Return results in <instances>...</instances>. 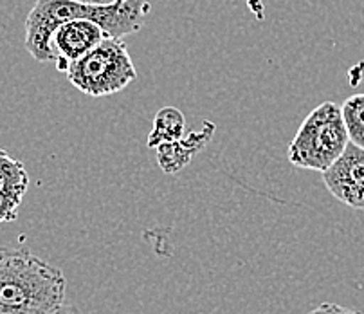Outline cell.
<instances>
[{
  "label": "cell",
  "instance_id": "obj_1",
  "mask_svg": "<svg viewBox=\"0 0 364 314\" xmlns=\"http://www.w3.org/2000/svg\"><path fill=\"white\" fill-rule=\"evenodd\" d=\"M150 13L148 0H117L110 6H85L73 0H36L26 19L23 46L36 62H53L50 36L62 23L74 19L92 20L105 33L107 38L123 40L144 28Z\"/></svg>",
  "mask_w": 364,
  "mask_h": 314
},
{
  "label": "cell",
  "instance_id": "obj_2",
  "mask_svg": "<svg viewBox=\"0 0 364 314\" xmlns=\"http://www.w3.org/2000/svg\"><path fill=\"white\" fill-rule=\"evenodd\" d=\"M67 280L28 249L0 248V314H49L65 303Z\"/></svg>",
  "mask_w": 364,
  "mask_h": 314
},
{
  "label": "cell",
  "instance_id": "obj_3",
  "mask_svg": "<svg viewBox=\"0 0 364 314\" xmlns=\"http://www.w3.org/2000/svg\"><path fill=\"white\" fill-rule=\"evenodd\" d=\"M348 132L343 121L341 107L325 101L316 107L289 145V161L296 168L326 172L348 147Z\"/></svg>",
  "mask_w": 364,
  "mask_h": 314
},
{
  "label": "cell",
  "instance_id": "obj_4",
  "mask_svg": "<svg viewBox=\"0 0 364 314\" xmlns=\"http://www.w3.org/2000/svg\"><path fill=\"white\" fill-rule=\"evenodd\" d=\"M67 78L87 96L101 98L130 85L137 78V70L123 40L105 38L85 56L70 63Z\"/></svg>",
  "mask_w": 364,
  "mask_h": 314
},
{
  "label": "cell",
  "instance_id": "obj_5",
  "mask_svg": "<svg viewBox=\"0 0 364 314\" xmlns=\"http://www.w3.org/2000/svg\"><path fill=\"white\" fill-rule=\"evenodd\" d=\"M323 182L337 201L364 209V148L348 143L341 157L323 172Z\"/></svg>",
  "mask_w": 364,
  "mask_h": 314
},
{
  "label": "cell",
  "instance_id": "obj_6",
  "mask_svg": "<svg viewBox=\"0 0 364 314\" xmlns=\"http://www.w3.org/2000/svg\"><path fill=\"white\" fill-rule=\"evenodd\" d=\"M107 35L97 23L87 19H74L62 23L50 36V53L55 56L56 69L67 73L70 63L85 56L89 51L100 46Z\"/></svg>",
  "mask_w": 364,
  "mask_h": 314
},
{
  "label": "cell",
  "instance_id": "obj_7",
  "mask_svg": "<svg viewBox=\"0 0 364 314\" xmlns=\"http://www.w3.org/2000/svg\"><path fill=\"white\" fill-rule=\"evenodd\" d=\"M29 188V174L22 161L0 148V224L18 217L20 204Z\"/></svg>",
  "mask_w": 364,
  "mask_h": 314
},
{
  "label": "cell",
  "instance_id": "obj_8",
  "mask_svg": "<svg viewBox=\"0 0 364 314\" xmlns=\"http://www.w3.org/2000/svg\"><path fill=\"white\" fill-rule=\"evenodd\" d=\"M184 114L175 107H164L154 120V128L148 136V147L159 148L161 145L175 143L184 137Z\"/></svg>",
  "mask_w": 364,
  "mask_h": 314
},
{
  "label": "cell",
  "instance_id": "obj_9",
  "mask_svg": "<svg viewBox=\"0 0 364 314\" xmlns=\"http://www.w3.org/2000/svg\"><path fill=\"white\" fill-rule=\"evenodd\" d=\"M155 150H157V161H159L161 170L166 172V174H177V172H181L182 168L190 163L191 157L197 154L195 148L188 143L186 137H182V140L175 141V143L161 145Z\"/></svg>",
  "mask_w": 364,
  "mask_h": 314
},
{
  "label": "cell",
  "instance_id": "obj_10",
  "mask_svg": "<svg viewBox=\"0 0 364 314\" xmlns=\"http://www.w3.org/2000/svg\"><path fill=\"white\" fill-rule=\"evenodd\" d=\"M343 121L350 143L364 148V94H353L341 105Z\"/></svg>",
  "mask_w": 364,
  "mask_h": 314
},
{
  "label": "cell",
  "instance_id": "obj_11",
  "mask_svg": "<svg viewBox=\"0 0 364 314\" xmlns=\"http://www.w3.org/2000/svg\"><path fill=\"white\" fill-rule=\"evenodd\" d=\"M306 314H360V313H357V310L353 309H348V307L337 305V303H321V305L316 307V309H312Z\"/></svg>",
  "mask_w": 364,
  "mask_h": 314
},
{
  "label": "cell",
  "instance_id": "obj_12",
  "mask_svg": "<svg viewBox=\"0 0 364 314\" xmlns=\"http://www.w3.org/2000/svg\"><path fill=\"white\" fill-rule=\"evenodd\" d=\"M73 2H80L85 6H110L116 4L117 0H73Z\"/></svg>",
  "mask_w": 364,
  "mask_h": 314
},
{
  "label": "cell",
  "instance_id": "obj_13",
  "mask_svg": "<svg viewBox=\"0 0 364 314\" xmlns=\"http://www.w3.org/2000/svg\"><path fill=\"white\" fill-rule=\"evenodd\" d=\"M49 314H83V313L80 309H77V307L65 305V303H63L62 307H58V309L53 310V313H49Z\"/></svg>",
  "mask_w": 364,
  "mask_h": 314
}]
</instances>
